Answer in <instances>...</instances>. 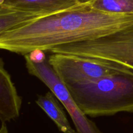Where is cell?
Segmentation results:
<instances>
[{
	"label": "cell",
	"mask_w": 133,
	"mask_h": 133,
	"mask_svg": "<svg viewBox=\"0 0 133 133\" xmlns=\"http://www.w3.org/2000/svg\"><path fill=\"white\" fill-rule=\"evenodd\" d=\"M22 98L17 93L11 77L0 61V120L6 123L17 118L19 115Z\"/></svg>",
	"instance_id": "cell-6"
},
{
	"label": "cell",
	"mask_w": 133,
	"mask_h": 133,
	"mask_svg": "<svg viewBox=\"0 0 133 133\" xmlns=\"http://www.w3.org/2000/svg\"><path fill=\"white\" fill-rule=\"evenodd\" d=\"M51 52L116 63L133 70V26L94 40L59 46Z\"/></svg>",
	"instance_id": "cell-3"
},
{
	"label": "cell",
	"mask_w": 133,
	"mask_h": 133,
	"mask_svg": "<svg viewBox=\"0 0 133 133\" xmlns=\"http://www.w3.org/2000/svg\"><path fill=\"white\" fill-rule=\"evenodd\" d=\"M26 55H27L29 56V57L32 61H34V62H42V61L45 60V55H44V52L42 50H40L33 51V52H31L29 53H27Z\"/></svg>",
	"instance_id": "cell-11"
},
{
	"label": "cell",
	"mask_w": 133,
	"mask_h": 133,
	"mask_svg": "<svg viewBox=\"0 0 133 133\" xmlns=\"http://www.w3.org/2000/svg\"><path fill=\"white\" fill-rule=\"evenodd\" d=\"M48 62L66 86L118 72H133L131 69L116 63L59 53H52Z\"/></svg>",
	"instance_id": "cell-4"
},
{
	"label": "cell",
	"mask_w": 133,
	"mask_h": 133,
	"mask_svg": "<svg viewBox=\"0 0 133 133\" xmlns=\"http://www.w3.org/2000/svg\"><path fill=\"white\" fill-rule=\"evenodd\" d=\"M92 0H77L79 4H87L90 2Z\"/></svg>",
	"instance_id": "cell-13"
},
{
	"label": "cell",
	"mask_w": 133,
	"mask_h": 133,
	"mask_svg": "<svg viewBox=\"0 0 133 133\" xmlns=\"http://www.w3.org/2000/svg\"><path fill=\"white\" fill-rule=\"evenodd\" d=\"M45 16L42 13L0 7V34L15 29Z\"/></svg>",
	"instance_id": "cell-9"
},
{
	"label": "cell",
	"mask_w": 133,
	"mask_h": 133,
	"mask_svg": "<svg viewBox=\"0 0 133 133\" xmlns=\"http://www.w3.org/2000/svg\"><path fill=\"white\" fill-rule=\"evenodd\" d=\"M29 73L41 80L49 87L64 106L71 117L76 133H103L97 125L87 117L71 96L66 85L62 82L48 61L36 63L27 55L24 56Z\"/></svg>",
	"instance_id": "cell-5"
},
{
	"label": "cell",
	"mask_w": 133,
	"mask_h": 133,
	"mask_svg": "<svg viewBox=\"0 0 133 133\" xmlns=\"http://www.w3.org/2000/svg\"><path fill=\"white\" fill-rule=\"evenodd\" d=\"M133 26V14L97 10L88 3L45 16L0 34V48L23 56L69 43L94 40Z\"/></svg>",
	"instance_id": "cell-1"
},
{
	"label": "cell",
	"mask_w": 133,
	"mask_h": 133,
	"mask_svg": "<svg viewBox=\"0 0 133 133\" xmlns=\"http://www.w3.org/2000/svg\"><path fill=\"white\" fill-rule=\"evenodd\" d=\"M80 109L90 117L133 112V72H118L66 86Z\"/></svg>",
	"instance_id": "cell-2"
},
{
	"label": "cell",
	"mask_w": 133,
	"mask_h": 133,
	"mask_svg": "<svg viewBox=\"0 0 133 133\" xmlns=\"http://www.w3.org/2000/svg\"><path fill=\"white\" fill-rule=\"evenodd\" d=\"M59 100L52 91H48L44 95H40L36 102L45 113L53 120L62 133H76V130L70 125Z\"/></svg>",
	"instance_id": "cell-8"
},
{
	"label": "cell",
	"mask_w": 133,
	"mask_h": 133,
	"mask_svg": "<svg viewBox=\"0 0 133 133\" xmlns=\"http://www.w3.org/2000/svg\"><path fill=\"white\" fill-rule=\"evenodd\" d=\"M90 6L97 10L117 14H133V0H92Z\"/></svg>",
	"instance_id": "cell-10"
},
{
	"label": "cell",
	"mask_w": 133,
	"mask_h": 133,
	"mask_svg": "<svg viewBox=\"0 0 133 133\" xmlns=\"http://www.w3.org/2000/svg\"><path fill=\"white\" fill-rule=\"evenodd\" d=\"M0 133H9L7 127L5 123H1V129H0Z\"/></svg>",
	"instance_id": "cell-12"
},
{
	"label": "cell",
	"mask_w": 133,
	"mask_h": 133,
	"mask_svg": "<svg viewBox=\"0 0 133 133\" xmlns=\"http://www.w3.org/2000/svg\"><path fill=\"white\" fill-rule=\"evenodd\" d=\"M79 5L77 0H0V7L50 15Z\"/></svg>",
	"instance_id": "cell-7"
}]
</instances>
